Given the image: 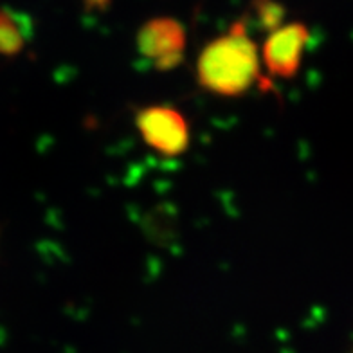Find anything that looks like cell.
I'll use <instances>...</instances> for the list:
<instances>
[{
  "mask_svg": "<svg viewBox=\"0 0 353 353\" xmlns=\"http://www.w3.org/2000/svg\"><path fill=\"white\" fill-rule=\"evenodd\" d=\"M308 42V29L299 22L279 26L267 37L261 49L263 65L270 76L292 78L301 67L303 51Z\"/></svg>",
  "mask_w": 353,
  "mask_h": 353,
  "instance_id": "277c9868",
  "label": "cell"
},
{
  "mask_svg": "<svg viewBox=\"0 0 353 353\" xmlns=\"http://www.w3.org/2000/svg\"><path fill=\"white\" fill-rule=\"evenodd\" d=\"M135 126L150 148L163 157H179L190 148V125L181 110L152 105L135 114Z\"/></svg>",
  "mask_w": 353,
  "mask_h": 353,
  "instance_id": "7a4b0ae2",
  "label": "cell"
},
{
  "mask_svg": "<svg viewBox=\"0 0 353 353\" xmlns=\"http://www.w3.org/2000/svg\"><path fill=\"white\" fill-rule=\"evenodd\" d=\"M87 11H107L112 0H81Z\"/></svg>",
  "mask_w": 353,
  "mask_h": 353,
  "instance_id": "52a82bcc",
  "label": "cell"
},
{
  "mask_svg": "<svg viewBox=\"0 0 353 353\" xmlns=\"http://www.w3.org/2000/svg\"><path fill=\"white\" fill-rule=\"evenodd\" d=\"M137 49L157 70H173L184 60L186 29L170 17L148 20L137 33Z\"/></svg>",
  "mask_w": 353,
  "mask_h": 353,
  "instance_id": "3957f363",
  "label": "cell"
},
{
  "mask_svg": "<svg viewBox=\"0 0 353 353\" xmlns=\"http://www.w3.org/2000/svg\"><path fill=\"white\" fill-rule=\"evenodd\" d=\"M28 42V29L22 26V20L10 10L0 8V56L20 54Z\"/></svg>",
  "mask_w": 353,
  "mask_h": 353,
  "instance_id": "5b68a950",
  "label": "cell"
},
{
  "mask_svg": "<svg viewBox=\"0 0 353 353\" xmlns=\"http://www.w3.org/2000/svg\"><path fill=\"white\" fill-rule=\"evenodd\" d=\"M256 10L260 26L267 33H272L279 26H283L285 8L274 0H256Z\"/></svg>",
  "mask_w": 353,
  "mask_h": 353,
  "instance_id": "8992f818",
  "label": "cell"
},
{
  "mask_svg": "<svg viewBox=\"0 0 353 353\" xmlns=\"http://www.w3.org/2000/svg\"><path fill=\"white\" fill-rule=\"evenodd\" d=\"M260 78V52L247 34L245 20H238L228 34L211 40L196 60L200 87L222 98L243 96Z\"/></svg>",
  "mask_w": 353,
  "mask_h": 353,
  "instance_id": "6da1fadb",
  "label": "cell"
}]
</instances>
